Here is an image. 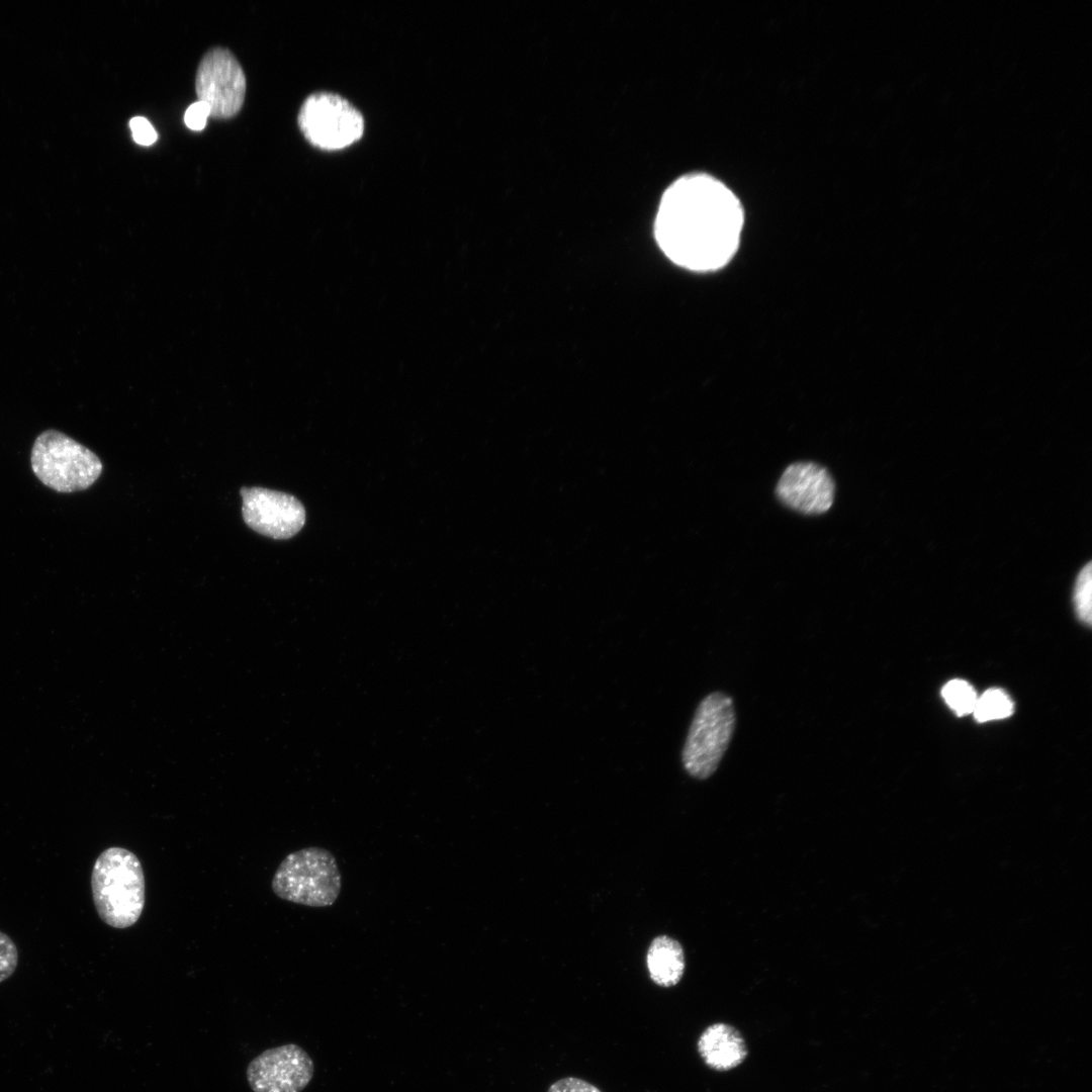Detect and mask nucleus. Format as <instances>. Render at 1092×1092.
<instances>
[{"label": "nucleus", "instance_id": "obj_4", "mask_svg": "<svg viewBox=\"0 0 1092 1092\" xmlns=\"http://www.w3.org/2000/svg\"><path fill=\"white\" fill-rule=\"evenodd\" d=\"M281 899L309 907L332 906L341 892V874L326 848L306 847L286 855L272 879Z\"/></svg>", "mask_w": 1092, "mask_h": 1092}, {"label": "nucleus", "instance_id": "obj_17", "mask_svg": "<svg viewBox=\"0 0 1092 1092\" xmlns=\"http://www.w3.org/2000/svg\"><path fill=\"white\" fill-rule=\"evenodd\" d=\"M133 141L141 146H151L158 138L157 131L151 122L143 117L135 116L129 120Z\"/></svg>", "mask_w": 1092, "mask_h": 1092}, {"label": "nucleus", "instance_id": "obj_12", "mask_svg": "<svg viewBox=\"0 0 1092 1092\" xmlns=\"http://www.w3.org/2000/svg\"><path fill=\"white\" fill-rule=\"evenodd\" d=\"M646 965L650 979L656 985H676L685 971V957L680 944L669 936H657L648 948Z\"/></svg>", "mask_w": 1092, "mask_h": 1092}, {"label": "nucleus", "instance_id": "obj_11", "mask_svg": "<svg viewBox=\"0 0 1092 1092\" xmlns=\"http://www.w3.org/2000/svg\"><path fill=\"white\" fill-rule=\"evenodd\" d=\"M697 1049L704 1063L716 1071H728L738 1067L748 1055L746 1042L734 1026L717 1022L709 1025L700 1035Z\"/></svg>", "mask_w": 1092, "mask_h": 1092}, {"label": "nucleus", "instance_id": "obj_19", "mask_svg": "<svg viewBox=\"0 0 1092 1092\" xmlns=\"http://www.w3.org/2000/svg\"><path fill=\"white\" fill-rule=\"evenodd\" d=\"M209 116L210 113L206 104L198 100L189 105L186 109L184 122L186 126L192 130H201L204 128Z\"/></svg>", "mask_w": 1092, "mask_h": 1092}, {"label": "nucleus", "instance_id": "obj_16", "mask_svg": "<svg viewBox=\"0 0 1092 1092\" xmlns=\"http://www.w3.org/2000/svg\"><path fill=\"white\" fill-rule=\"evenodd\" d=\"M18 963V950L14 941L0 931V983L8 979Z\"/></svg>", "mask_w": 1092, "mask_h": 1092}, {"label": "nucleus", "instance_id": "obj_10", "mask_svg": "<svg viewBox=\"0 0 1092 1092\" xmlns=\"http://www.w3.org/2000/svg\"><path fill=\"white\" fill-rule=\"evenodd\" d=\"M834 489V481L827 469L813 462H797L783 472L777 494L792 510L819 515L831 508Z\"/></svg>", "mask_w": 1092, "mask_h": 1092}, {"label": "nucleus", "instance_id": "obj_13", "mask_svg": "<svg viewBox=\"0 0 1092 1092\" xmlns=\"http://www.w3.org/2000/svg\"><path fill=\"white\" fill-rule=\"evenodd\" d=\"M1013 712V703L1001 690L991 689L977 698L973 714L979 722L1003 719Z\"/></svg>", "mask_w": 1092, "mask_h": 1092}, {"label": "nucleus", "instance_id": "obj_14", "mask_svg": "<svg viewBox=\"0 0 1092 1092\" xmlns=\"http://www.w3.org/2000/svg\"><path fill=\"white\" fill-rule=\"evenodd\" d=\"M941 694L946 704L959 716L973 713L978 697L967 681L952 679L943 687Z\"/></svg>", "mask_w": 1092, "mask_h": 1092}, {"label": "nucleus", "instance_id": "obj_18", "mask_svg": "<svg viewBox=\"0 0 1092 1092\" xmlns=\"http://www.w3.org/2000/svg\"><path fill=\"white\" fill-rule=\"evenodd\" d=\"M547 1092H602L589 1082L576 1078L565 1077L552 1083Z\"/></svg>", "mask_w": 1092, "mask_h": 1092}, {"label": "nucleus", "instance_id": "obj_6", "mask_svg": "<svg viewBox=\"0 0 1092 1092\" xmlns=\"http://www.w3.org/2000/svg\"><path fill=\"white\" fill-rule=\"evenodd\" d=\"M298 125L310 145L329 152L355 144L365 127L361 112L332 92H315L306 97L299 110Z\"/></svg>", "mask_w": 1092, "mask_h": 1092}, {"label": "nucleus", "instance_id": "obj_1", "mask_svg": "<svg viewBox=\"0 0 1092 1092\" xmlns=\"http://www.w3.org/2000/svg\"><path fill=\"white\" fill-rule=\"evenodd\" d=\"M742 224V208L732 191L711 176L692 174L677 179L664 192L655 237L675 264L708 271L732 258Z\"/></svg>", "mask_w": 1092, "mask_h": 1092}, {"label": "nucleus", "instance_id": "obj_8", "mask_svg": "<svg viewBox=\"0 0 1092 1092\" xmlns=\"http://www.w3.org/2000/svg\"><path fill=\"white\" fill-rule=\"evenodd\" d=\"M313 1074L311 1058L295 1043L264 1051L249 1063L246 1071L253 1092H301Z\"/></svg>", "mask_w": 1092, "mask_h": 1092}, {"label": "nucleus", "instance_id": "obj_2", "mask_svg": "<svg viewBox=\"0 0 1092 1092\" xmlns=\"http://www.w3.org/2000/svg\"><path fill=\"white\" fill-rule=\"evenodd\" d=\"M91 890L97 914L104 923L119 929L133 925L142 915L146 895L138 856L123 847L104 849L93 866Z\"/></svg>", "mask_w": 1092, "mask_h": 1092}, {"label": "nucleus", "instance_id": "obj_5", "mask_svg": "<svg viewBox=\"0 0 1092 1092\" xmlns=\"http://www.w3.org/2000/svg\"><path fill=\"white\" fill-rule=\"evenodd\" d=\"M733 700L722 692L707 695L698 705L681 751L686 771L706 780L718 768L735 729Z\"/></svg>", "mask_w": 1092, "mask_h": 1092}, {"label": "nucleus", "instance_id": "obj_7", "mask_svg": "<svg viewBox=\"0 0 1092 1092\" xmlns=\"http://www.w3.org/2000/svg\"><path fill=\"white\" fill-rule=\"evenodd\" d=\"M195 88L198 100L206 104L211 117L228 119L243 106L246 78L236 57L226 49L215 48L199 63Z\"/></svg>", "mask_w": 1092, "mask_h": 1092}, {"label": "nucleus", "instance_id": "obj_15", "mask_svg": "<svg viewBox=\"0 0 1092 1092\" xmlns=\"http://www.w3.org/2000/svg\"><path fill=\"white\" fill-rule=\"evenodd\" d=\"M1091 563L1079 571L1074 587V606L1078 618L1086 625H1091L1092 617V573Z\"/></svg>", "mask_w": 1092, "mask_h": 1092}, {"label": "nucleus", "instance_id": "obj_9", "mask_svg": "<svg viewBox=\"0 0 1092 1092\" xmlns=\"http://www.w3.org/2000/svg\"><path fill=\"white\" fill-rule=\"evenodd\" d=\"M242 514L247 526L273 539H288L305 523V509L293 495L262 487H242Z\"/></svg>", "mask_w": 1092, "mask_h": 1092}, {"label": "nucleus", "instance_id": "obj_3", "mask_svg": "<svg viewBox=\"0 0 1092 1092\" xmlns=\"http://www.w3.org/2000/svg\"><path fill=\"white\" fill-rule=\"evenodd\" d=\"M30 465L43 485L61 493L89 488L103 469L94 452L55 429H48L35 438Z\"/></svg>", "mask_w": 1092, "mask_h": 1092}]
</instances>
